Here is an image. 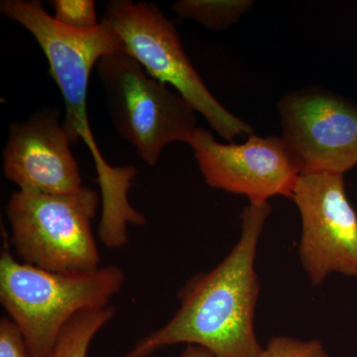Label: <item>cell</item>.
Listing matches in <instances>:
<instances>
[{
	"label": "cell",
	"mask_w": 357,
	"mask_h": 357,
	"mask_svg": "<svg viewBox=\"0 0 357 357\" xmlns=\"http://www.w3.org/2000/svg\"><path fill=\"white\" fill-rule=\"evenodd\" d=\"M0 13L31 33L46 56L51 77L64 98L63 122L72 144L83 140L95 162L102 201L98 236L107 248H122L128 243V225L146 223V218L128 201V191L138 171L134 166L107 163L96 144L88 116L91 70L103 56L124 50L121 38L105 20L89 31L69 29L47 13L39 0H2Z\"/></svg>",
	"instance_id": "6da1fadb"
},
{
	"label": "cell",
	"mask_w": 357,
	"mask_h": 357,
	"mask_svg": "<svg viewBox=\"0 0 357 357\" xmlns=\"http://www.w3.org/2000/svg\"><path fill=\"white\" fill-rule=\"evenodd\" d=\"M269 203L250 204L241 213V234L229 255L208 273L197 275L178 293L181 307L165 326L139 340L124 357H149L177 344L198 345L215 357H258L255 332L260 285L258 243Z\"/></svg>",
	"instance_id": "7a4b0ae2"
},
{
	"label": "cell",
	"mask_w": 357,
	"mask_h": 357,
	"mask_svg": "<svg viewBox=\"0 0 357 357\" xmlns=\"http://www.w3.org/2000/svg\"><path fill=\"white\" fill-rule=\"evenodd\" d=\"M0 302L31 357H50L65 326L79 312L109 306L126 275L109 265L81 273H56L18 262L4 234Z\"/></svg>",
	"instance_id": "3957f363"
},
{
	"label": "cell",
	"mask_w": 357,
	"mask_h": 357,
	"mask_svg": "<svg viewBox=\"0 0 357 357\" xmlns=\"http://www.w3.org/2000/svg\"><path fill=\"white\" fill-rule=\"evenodd\" d=\"M100 197L83 187L68 195L14 192L6 204L11 246L23 262L56 273H81L100 268L91 230Z\"/></svg>",
	"instance_id": "277c9868"
},
{
	"label": "cell",
	"mask_w": 357,
	"mask_h": 357,
	"mask_svg": "<svg viewBox=\"0 0 357 357\" xmlns=\"http://www.w3.org/2000/svg\"><path fill=\"white\" fill-rule=\"evenodd\" d=\"M123 44L150 77L172 86L203 115L223 139L253 134L248 123L218 102L206 88L181 43L175 25L150 2L112 0L105 6V17Z\"/></svg>",
	"instance_id": "5b68a950"
},
{
	"label": "cell",
	"mask_w": 357,
	"mask_h": 357,
	"mask_svg": "<svg viewBox=\"0 0 357 357\" xmlns=\"http://www.w3.org/2000/svg\"><path fill=\"white\" fill-rule=\"evenodd\" d=\"M98 75L112 126L148 165H156L170 143H187L198 128L191 105L150 77L126 50L103 56Z\"/></svg>",
	"instance_id": "8992f818"
},
{
	"label": "cell",
	"mask_w": 357,
	"mask_h": 357,
	"mask_svg": "<svg viewBox=\"0 0 357 357\" xmlns=\"http://www.w3.org/2000/svg\"><path fill=\"white\" fill-rule=\"evenodd\" d=\"M282 138L301 174H342L357 165V105L319 88L279 100Z\"/></svg>",
	"instance_id": "52a82bcc"
},
{
	"label": "cell",
	"mask_w": 357,
	"mask_h": 357,
	"mask_svg": "<svg viewBox=\"0 0 357 357\" xmlns=\"http://www.w3.org/2000/svg\"><path fill=\"white\" fill-rule=\"evenodd\" d=\"M302 218L301 262L318 286L331 273L357 277V213L342 174H301L292 198Z\"/></svg>",
	"instance_id": "ba28073f"
},
{
	"label": "cell",
	"mask_w": 357,
	"mask_h": 357,
	"mask_svg": "<svg viewBox=\"0 0 357 357\" xmlns=\"http://www.w3.org/2000/svg\"><path fill=\"white\" fill-rule=\"evenodd\" d=\"M187 143L211 188L243 195L250 204L268 203L275 196L292 198L300 173L283 138L252 134L243 144H223L197 128Z\"/></svg>",
	"instance_id": "9c48e42d"
},
{
	"label": "cell",
	"mask_w": 357,
	"mask_h": 357,
	"mask_svg": "<svg viewBox=\"0 0 357 357\" xmlns=\"http://www.w3.org/2000/svg\"><path fill=\"white\" fill-rule=\"evenodd\" d=\"M55 107L9 124L2 153L4 176L23 191L68 195L83 188L72 140Z\"/></svg>",
	"instance_id": "30bf717a"
},
{
	"label": "cell",
	"mask_w": 357,
	"mask_h": 357,
	"mask_svg": "<svg viewBox=\"0 0 357 357\" xmlns=\"http://www.w3.org/2000/svg\"><path fill=\"white\" fill-rule=\"evenodd\" d=\"M115 316L114 307L79 312L61 333L50 357H86L96 333Z\"/></svg>",
	"instance_id": "8fae6325"
},
{
	"label": "cell",
	"mask_w": 357,
	"mask_h": 357,
	"mask_svg": "<svg viewBox=\"0 0 357 357\" xmlns=\"http://www.w3.org/2000/svg\"><path fill=\"white\" fill-rule=\"evenodd\" d=\"M253 4L250 0H180L172 8L180 17L196 21L213 31H222L238 22Z\"/></svg>",
	"instance_id": "7c38bea8"
},
{
	"label": "cell",
	"mask_w": 357,
	"mask_h": 357,
	"mask_svg": "<svg viewBox=\"0 0 357 357\" xmlns=\"http://www.w3.org/2000/svg\"><path fill=\"white\" fill-rule=\"evenodd\" d=\"M49 3L54 9V20L69 29L89 31L100 24L93 0H51Z\"/></svg>",
	"instance_id": "4fadbf2b"
},
{
	"label": "cell",
	"mask_w": 357,
	"mask_h": 357,
	"mask_svg": "<svg viewBox=\"0 0 357 357\" xmlns=\"http://www.w3.org/2000/svg\"><path fill=\"white\" fill-rule=\"evenodd\" d=\"M258 357H332L317 340H301L289 337L272 338Z\"/></svg>",
	"instance_id": "5bb4252c"
},
{
	"label": "cell",
	"mask_w": 357,
	"mask_h": 357,
	"mask_svg": "<svg viewBox=\"0 0 357 357\" xmlns=\"http://www.w3.org/2000/svg\"><path fill=\"white\" fill-rule=\"evenodd\" d=\"M0 357H31L20 331L9 318L0 321Z\"/></svg>",
	"instance_id": "9a60e30c"
},
{
	"label": "cell",
	"mask_w": 357,
	"mask_h": 357,
	"mask_svg": "<svg viewBox=\"0 0 357 357\" xmlns=\"http://www.w3.org/2000/svg\"><path fill=\"white\" fill-rule=\"evenodd\" d=\"M180 357H215L208 349L198 345L188 344L187 349L181 354Z\"/></svg>",
	"instance_id": "2e32d148"
}]
</instances>
